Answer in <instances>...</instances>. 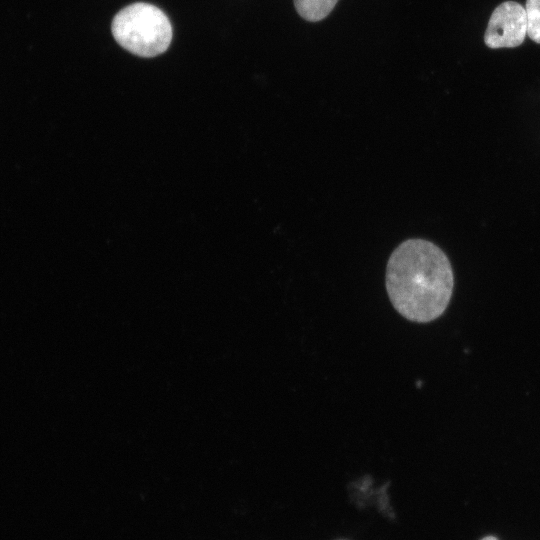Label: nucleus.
I'll use <instances>...</instances> for the list:
<instances>
[{
    "instance_id": "f257e3e1",
    "label": "nucleus",
    "mask_w": 540,
    "mask_h": 540,
    "mask_svg": "<svg viewBox=\"0 0 540 540\" xmlns=\"http://www.w3.org/2000/svg\"><path fill=\"white\" fill-rule=\"evenodd\" d=\"M394 309L405 319L428 323L446 310L454 277L446 254L424 239H408L390 255L385 277Z\"/></svg>"
},
{
    "instance_id": "f03ea898",
    "label": "nucleus",
    "mask_w": 540,
    "mask_h": 540,
    "mask_svg": "<svg viewBox=\"0 0 540 540\" xmlns=\"http://www.w3.org/2000/svg\"><path fill=\"white\" fill-rule=\"evenodd\" d=\"M119 45L141 57L157 56L172 40V26L166 14L149 3H134L120 10L111 25Z\"/></svg>"
},
{
    "instance_id": "7ed1b4c3",
    "label": "nucleus",
    "mask_w": 540,
    "mask_h": 540,
    "mask_svg": "<svg viewBox=\"0 0 540 540\" xmlns=\"http://www.w3.org/2000/svg\"><path fill=\"white\" fill-rule=\"evenodd\" d=\"M527 34L525 8L517 2L507 1L492 13L484 40L490 48L516 47Z\"/></svg>"
},
{
    "instance_id": "20e7f679",
    "label": "nucleus",
    "mask_w": 540,
    "mask_h": 540,
    "mask_svg": "<svg viewBox=\"0 0 540 540\" xmlns=\"http://www.w3.org/2000/svg\"><path fill=\"white\" fill-rule=\"evenodd\" d=\"M298 14L309 22H317L330 14L338 0H293Z\"/></svg>"
},
{
    "instance_id": "39448f33",
    "label": "nucleus",
    "mask_w": 540,
    "mask_h": 540,
    "mask_svg": "<svg viewBox=\"0 0 540 540\" xmlns=\"http://www.w3.org/2000/svg\"><path fill=\"white\" fill-rule=\"evenodd\" d=\"M525 11L527 35L540 44V0H527Z\"/></svg>"
},
{
    "instance_id": "423d86ee",
    "label": "nucleus",
    "mask_w": 540,
    "mask_h": 540,
    "mask_svg": "<svg viewBox=\"0 0 540 540\" xmlns=\"http://www.w3.org/2000/svg\"><path fill=\"white\" fill-rule=\"evenodd\" d=\"M482 540H498V539L493 537V536H487V537L483 538Z\"/></svg>"
}]
</instances>
